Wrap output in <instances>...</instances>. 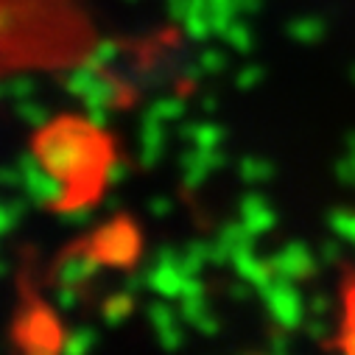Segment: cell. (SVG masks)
<instances>
[{
	"label": "cell",
	"instance_id": "obj_1",
	"mask_svg": "<svg viewBox=\"0 0 355 355\" xmlns=\"http://www.w3.org/2000/svg\"><path fill=\"white\" fill-rule=\"evenodd\" d=\"M34 151L64 182L87 176L98 159L93 132L76 121H59L53 126H45L34 143Z\"/></svg>",
	"mask_w": 355,
	"mask_h": 355
},
{
	"label": "cell",
	"instance_id": "obj_2",
	"mask_svg": "<svg viewBox=\"0 0 355 355\" xmlns=\"http://www.w3.org/2000/svg\"><path fill=\"white\" fill-rule=\"evenodd\" d=\"M20 171H23V191L26 196L40 205V207H53V205H62V199L67 196V182L62 176H56L40 157L37 151L34 154H20L17 159Z\"/></svg>",
	"mask_w": 355,
	"mask_h": 355
},
{
	"label": "cell",
	"instance_id": "obj_3",
	"mask_svg": "<svg viewBox=\"0 0 355 355\" xmlns=\"http://www.w3.org/2000/svg\"><path fill=\"white\" fill-rule=\"evenodd\" d=\"M294 283L297 280H288V277L275 275V280L269 286L260 288V297H263L266 311L272 313V319L283 330H297L305 322V311H308V305H305V300H302V294L297 291Z\"/></svg>",
	"mask_w": 355,
	"mask_h": 355
},
{
	"label": "cell",
	"instance_id": "obj_4",
	"mask_svg": "<svg viewBox=\"0 0 355 355\" xmlns=\"http://www.w3.org/2000/svg\"><path fill=\"white\" fill-rule=\"evenodd\" d=\"M93 249L104 257V263H115V266H129L137 254V235L129 224L123 221H112L107 227L98 230Z\"/></svg>",
	"mask_w": 355,
	"mask_h": 355
},
{
	"label": "cell",
	"instance_id": "obj_5",
	"mask_svg": "<svg viewBox=\"0 0 355 355\" xmlns=\"http://www.w3.org/2000/svg\"><path fill=\"white\" fill-rule=\"evenodd\" d=\"M180 162H182V185L188 191H199L207 182V176L213 171L227 165V154L221 151V146L218 148H199V146H193L191 151H185L180 157Z\"/></svg>",
	"mask_w": 355,
	"mask_h": 355
},
{
	"label": "cell",
	"instance_id": "obj_6",
	"mask_svg": "<svg viewBox=\"0 0 355 355\" xmlns=\"http://www.w3.org/2000/svg\"><path fill=\"white\" fill-rule=\"evenodd\" d=\"M104 266V257L96 249H76L70 254H64L56 266V283L62 286H84L90 283Z\"/></svg>",
	"mask_w": 355,
	"mask_h": 355
},
{
	"label": "cell",
	"instance_id": "obj_7",
	"mask_svg": "<svg viewBox=\"0 0 355 355\" xmlns=\"http://www.w3.org/2000/svg\"><path fill=\"white\" fill-rule=\"evenodd\" d=\"M272 269L275 275L280 277H288V280H308L313 277L316 272V254L308 249V243L302 241H291L286 243L277 254H272Z\"/></svg>",
	"mask_w": 355,
	"mask_h": 355
},
{
	"label": "cell",
	"instance_id": "obj_8",
	"mask_svg": "<svg viewBox=\"0 0 355 355\" xmlns=\"http://www.w3.org/2000/svg\"><path fill=\"white\" fill-rule=\"evenodd\" d=\"M230 266L235 269V275H238L241 280H246L249 286H254V291H257V294H260V288H266V286H269V283L275 280V269H272V263H269V260H260V257L254 254V243L235 249V252H232Z\"/></svg>",
	"mask_w": 355,
	"mask_h": 355
},
{
	"label": "cell",
	"instance_id": "obj_9",
	"mask_svg": "<svg viewBox=\"0 0 355 355\" xmlns=\"http://www.w3.org/2000/svg\"><path fill=\"white\" fill-rule=\"evenodd\" d=\"M146 283L148 291H154L162 300H180L185 286V272L176 263H148Z\"/></svg>",
	"mask_w": 355,
	"mask_h": 355
},
{
	"label": "cell",
	"instance_id": "obj_10",
	"mask_svg": "<svg viewBox=\"0 0 355 355\" xmlns=\"http://www.w3.org/2000/svg\"><path fill=\"white\" fill-rule=\"evenodd\" d=\"M162 148H165L162 121L146 110L143 118H140V154H137L140 165L143 168H154L162 159Z\"/></svg>",
	"mask_w": 355,
	"mask_h": 355
},
{
	"label": "cell",
	"instance_id": "obj_11",
	"mask_svg": "<svg viewBox=\"0 0 355 355\" xmlns=\"http://www.w3.org/2000/svg\"><path fill=\"white\" fill-rule=\"evenodd\" d=\"M62 336L53 324V319L48 313H31L28 322H26V347L28 349H37V352H53V349H62Z\"/></svg>",
	"mask_w": 355,
	"mask_h": 355
},
{
	"label": "cell",
	"instance_id": "obj_12",
	"mask_svg": "<svg viewBox=\"0 0 355 355\" xmlns=\"http://www.w3.org/2000/svg\"><path fill=\"white\" fill-rule=\"evenodd\" d=\"M241 221L243 227L257 238L263 232H269L277 224V213L266 205V199L260 193H246L241 199Z\"/></svg>",
	"mask_w": 355,
	"mask_h": 355
},
{
	"label": "cell",
	"instance_id": "obj_13",
	"mask_svg": "<svg viewBox=\"0 0 355 355\" xmlns=\"http://www.w3.org/2000/svg\"><path fill=\"white\" fill-rule=\"evenodd\" d=\"M180 137L191 140L199 148H218L227 137V132L218 123H182L180 126Z\"/></svg>",
	"mask_w": 355,
	"mask_h": 355
},
{
	"label": "cell",
	"instance_id": "obj_14",
	"mask_svg": "<svg viewBox=\"0 0 355 355\" xmlns=\"http://www.w3.org/2000/svg\"><path fill=\"white\" fill-rule=\"evenodd\" d=\"M101 76V70L90 62H84V64H76L73 70H67L62 76V87H64V93L76 96V98H84V93L93 87V81Z\"/></svg>",
	"mask_w": 355,
	"mask_h": 355
},
{
	"label": "cell",
	"instance_id": "obj_15",
	"mask_svg": "<svg viewBox=\"0 0 355 355\" xmlns=\"http://www.w3.org/2000/svg\"><path fill=\"white\" fill-rule=\"evenodd\" d=\"M34 93H37V78L28 73H12L0 78V98L23 101V98H34Z\"/></svg>",
	"mask_w": 355,
	"mask_h": 355
},
{
	"label": "cell",
	"instance_id": "obj_16",
	"mask_svg": "<svg viewBox=\"0 0 355 355\" xmlns=\"http://www.w3.org/2000/svg\"><path fill=\"white\" fill-rule=\"evenodd\" d=\"M96 341H98L96 327L81 324V327H73V330H67L62 336V352H67V355H84V352H90L96 347Z\"/></svg>",
	"mask_w": 355,
	"mask_h": 355
},
{
	"label": "cell",
	"instance_id": "obj_17",
	"mask_svg": "<svg viewBox=\"0 0 355 355\" xmlns=\"http://www.w3.org/2000/svg\"><path fill=\"white\" fill-rule=\"evenodd\" d=\"M115 98H118V87H115V81L112 78H107L104 73L93 81V87L84 93V107H112L115 104Z\"/></svg>",
	"mask_w": 355,
	"mask_h": 355
},
{
	"label": "cell",
	"instance_id": "obj_18",
	"mask_svg": "<svg viewBox=\"0 0 355 355\" xmlns=\"http://www.w3.org/2000/svg\"><path fill=\"white\" fill-rule=\"evenodd\" d=\"M288 37L294 42H302V45H313L324 37V20L322 17H300L294 23H288Z\"/></svg>",
	"mask_w": 355,
	"mask_h": 355
},
{
	"label": "cell",
	"instance_id": "obj_19",
	"mask_svg": "<svg viewBox=\"0 0 355 355\" xmlns=\"http://www.w3.org/2000/svg\"><path fill=\"white\" fill-rule=\"evenodd\" d=\"M275 173V165L266 162L260 157H243L238 162V176L246 182V185H260V182H269Z\"/></svg>",
	"mask_w": 355,
	"mask_h": 355
},
{
	"label": "cell",
	"instance_id": "obj_20",
	"mask_svg": "<svg viewBox=\"0 0 355 355\" xmlns=\"http://www.w3.org/2000/svg\"><path fill=\"white\" fill-rule=\"evenodd\" d=\"M210 263V243L207 241H191L185 249H182V263L180 269L185 275H202V269Z\"/></svg>",
	"mask_w": 355,
	"mask_h": 355
},
{
	"label": "cell",
	"instance_id": "obj_21",
	"mask_svg": "<svg viewBox=\"0 0 355 355\" xmlns=\"http://www.w3.org/2000/svg\"><path fill=\"white\" fill-rule=\"evenodd\" d=\"M132 308H135V297L126 294V291H118V294L107 297V302H104V308H101V316H104V322H107L110 327H118V324L132 313Z\"/></svg>",
	"mask_w": 355,
	"mask_h": 355
},
{
	"label": "cell",
	"instance_id": "obj_22",
	"mask_svg": "<svg viewBox=\"0 0 355 355\" xmlns=\"http://www.w3.org/2000/svg\"><path fill=\"white\" fill-rule=\"evenodd\" d=\"M15 112L23 123H28L31 129H45L51 123V110L34 98H23V101H15Z\"/></svg>",
	"mask_w": 355,
	"mask_h": 355
},
{
	"label": "cell",
	"instance_id": "obj_23",
	"mask_svg": "<svg viewBox=\"0 0 355 355\" xmlns=\"http://www.w3.org/2000/svg\"><path fill=\"white\" fill-rule=\"evenodd\" d=\"M182 28H185V34H188L193 42H207V40L213 37V23H210V12H207V6L193 9V12L182 20Z\"/></svg>",
	"mask_w": 355,
	"mask_h": 355
},
{
	"label": "cell",
	"instance_id": "obj_24",
	"mask_svg": "<svg viewBox=\"0 0 355 355\" xmlns=\"http://www.w3.org/2000/svg\"><path fill=\"white\" fill-rule=\"evenodd\" d=\"M148 112H151V115H157L162 123H168V121H182V118H185V112H188V107H185V101H182V98H176V96H165V98H157V101L148 107Z\"/></svg>",
	"mask_w": 355,
	"mask_h": 355
},
{
	"label": "cell",
	"instance_id": "obj_25",
	"mask_svg": "<svg viewBox=\"0 0 355 355\" xmlns=\"http://www.w3.org/2000/svg\"><path fill=\"white\" fill-rule=\"evenodd\" d=\"M218 241L227 243L230 252H235V249H241V246H249V243L254 241V235H252V232L243 227V221L238 218V221H230V224H224V227L218 230Z\"/></svg>",
	"mask_w": 355,
	"mask_h": 355
},
{
	"label": "cell",
	"instance_id": "obj_26",
	"mask_svg": "<svg viewBox=\"0 0 355 355\" xmlns=\"http://www.w3.org/2000/svg\"><path fill=\"white\" fill-rule=\"evenodd\" d=\"M327 224L336 232V238H341L347 243H355V210H333Z\"/></svg>",
	"mask_w": 355,
	"mask_h": 355
},
{
	"label": "cell",
	"instance_id": "obj_27",
	"mask_svg": "<svg viewBox=\"0 0 355 355\" xmlns=\"http://www.w3.org/2000/svg\"><path fill=\"white\" fill-rule=\"evenodd\" d=\"M118 59H121V45H118L115 40H101V42L90 51V56H87V62L96 64L98 70H104V67L115 64Z\"/></svg>",
	"mask_w": 355,
	"mask_h": 355
},
{
	"label": "cell",
	"instance_id": "obj_28",
	"mask_svg": "<svg viewBox=\"0 0 355 355\" xmlns=\"http://www.w3.org/2000/svg\"><path fill=\"white\" fill-rule=\"evenodd\" d=\"M224 40H227V42L232 45V51H238V53H249V51L254 48V34H252V28H249L246 23H241V20H235V23L227 28Z\"/></svg>",
	"mask_w": 355,
	"mask_h": 355
},
{
	"label": "cell",
	"instance_id": "obj_29",
	"mask_svg": "<svg viewBox=\"0 0 355 355\" xmlns=\"http://www.w3.org/2000/svg\"><path fill=\"white\" fill-rule=\"evenodd\" d=\"M207 313H210V308H207L205 294H199V297H182V300H180V316H182L191 327H196Z\"/></svg>",
	"mask_w": 355,
	"mask_h": 355
},
{
	"label": "cell",
	"instance_id": "obj_30",
	"mask_svg": "<svg viewBox=\"0 0 355 355\" xmlns=\"http://www.w3.org/2000/svg\"><path fill=\"white\" fill-rule=\"evenodd\" d=\"M62 224L73 227V230H81V227H90L93 224V207L90 205H70L59 213Z\"/></svg>",
	"mask_w": 355,
	"mask_h": 355
},
{
	"label": "cell",
	"instance_id": "obj_31",
	"mask_svg": "<svg viewBox=\"0 0 355 355\" xmlns=\"http://www.w3.org/2000/svg\"><path fill=\"white\" fill-rule=\"evenodd\" d=\"M146 313H148V322H151L154 330L180 322V311H173L168 302H151V305L146 308Z\"/></svg>",
	"mask_w": 355,
	"mask_h": 355
},
{
	"label": "cell",
	"instance_id": "obj_32",
	"mask_svg": "<svg viewBox=\"0 0 355 355\" xmlns=\"http://www.w3.org/2000/svg\"><path fill=\"white\" fill-rule=\"evenodd\" d=\"M126 176H129V165L123 159H118V157H110L104 162V168H101V182L110 185V188H118Z\"/></svg>",
	"mask_w": 355,
	"mask_h": 355
},
{
	"label": "cell",
	"instance_id": "obj_33",
	"mask_svg": "<svg viewBox=\"0 0 355 355\" xmlns=\"http://www.w3.org/2000/svg\"><path fill=\"white\" fill-rule=\"evenodd\" d=\"M51 300H53V308H56L59 313H70V311H76V305H78V288H76V286H62V283H56Z\"/></svg>",
	"mask_w": 355,
	"mask_h": 355
},
{
	"label": "cell",
	"instance_id": "obj_34",
	"mask_svg": "<svg viewBox=\"0 0 355 355\" xmlns=\"http://www.w3.org/2000/svg\"><path fill=\"white\" fill-rule=\"evenodd\" d=\"M154 333H157V344H159L162 349H168V352L180 349V347L185 344V333H182V324H180V322L168 324V327H159V330H154Z\"/></svg>",
	"mask_w": 355,
	"mask_h": 355
},
{
	"label": "cell",
	"instance_id": "obj_35",
	"mask_svg": "<svg viewBox=\"0 0 355 355\" xmlns=\"http://www.w3.org/2000/svg\"><path fill=\"white\" fill-rule=\"evenodd\" d=\"M165 6H168V15H171V20H176L182 26V20L193 12V9H199V6H207V0H165Z\"/></svg>",
	"mask_w": 355,
	"mask_h": 355
},
{
	"label": "cell",
	"instance_id": "obj_36",
	"mask_svg": "<svg viewBox=\"0 0 355 355\" xmlns=\"http://www.w3.org/2000/svg\"><path fill=\"white\" fill-rule=\"evenodd\" d=\"M199 62H202L205 73H210V76H216V73H221V70L227 67V56H224L218 48H205V51L199 53Z\"/></svg>",
	"mask_w": 355,
	"mask_h": 355
},
{
	"label": "cell",
	"instance_id": "obj_37",
	"mask_svg": "<svg viewBox=\"0 0 355 355\" xmlns=\"http://www.w3.org/2000/svg\"><path fill=\"white\" fill-rule=\"evenodd\" d=\"M263 67L260 64H246L241 73H238V78H235V84H238V90H254V87L263 81Z\"/></svg>",
	"mask_w": 355,
	"mask_h": 355
},
{
	"label": "cell",
	"instance_id": "obj_38",
	"mask_svg": "<svg viewBox=\"0 0 355 355\" xmlns=\"http://www.w3.org/2000/svg\"><path fill=\"white\" fill-rule=\"evenodd\" d=\"M336 176H338V182L355 188V154H347L336 162Z\"/></svg>",
	"mask_w": 355,
	"mask_h": 355
},
{
	"label": "cell",
	"instance_id": "obj_39",
	"mask_svg": "<svg viewBox=\"0 0 355 355\" xmlns=\"http://www.w3.org/2000/svg\"><path fill=\"white\" fill-rule=\"evenodd\" d=\"M0 188H23L20 165H0Z\"/></svg>",
	"mask_w": 355,
	"mask_h": 355
},
{
	"label": "cell",
	"instance_id": "obj_40",
	"mask_svg": "<svg viewBox=\"0 0 355 355\" xmlns=\"http://www.w3.org/2000/svg\"><path fill=\"white\" fill-rule=\"evenodd\" d=\"M84 115L93 129H104L110 121V107H84Z\"/></svg>",
	"mask_w": 355,
	"mask_h": 355
},
{
	"label": "cell",
	"instance_id": "obj_41",
	"mask_svg": "<svg viewBox=\"0 0 355 355\" xmlns=\"http://www.w3.org/2000/svg\"><path fill=\"white\" fill-rule=\"evenodd\" d=\"M171 210H173V202L168 199V196H151L148 199V213L154 216V218H165V216H171Z\"/></svg>",
	"mask_w": 355,
	"mask_h": 355
},
{
	"label": "cell",
	"instance_id": "obj_42",
	"mask_svg": "<svg viewBox=\"0 0 355 355\" xmlns=\"http://www.w3.org/2000/svg\"><path fill=\"white\" fill-rule=\"evenodd\" d=\"M143 288H148V283H146V272H129V275L123 277V291H126V294L137 297Z\"/></svg>",
	"mask_w": 355,
	"mask_h": 355
},
{
	"label": "cell",
	"instance_id": "obj_43",
	"mask_svg": "<svg viewBox=\"0 0 355 355\" xmlns=\"http://www.w3.org/2000/svg\"><path fill=\"white\" fill-rule=\"evenodd\" d=\"M330 308H333V302H330L327 294H313V297L308 300V311H311L313 316H327Z\"/></svg>",
	"mask_w": 355,
	"mask_h": 355
},
{
	"label": "cell",
	"instance_id": "obj_44",
	"mask_svg": "<svg viewBox=\"0 0 355 355\" xmlns=\"http://www.w3.org/2000/svg\"><path fill=\"white\" fill-rule=\"evenodd\" d=\"M305 330H308V336H311V338L324 341V338H327V333H330V324L324 322V316H316L313 322H308V324H305Z\"/></svg>",
	"mask_w": 355,
	"mask_h": 355
},
{
	"label": "cell",
	"instance_id": "obj_45",
	"mask_svg": "<svg viewBox=\"0 0 355 355\" xmlns=\"http://www.w3.org/2000/svg\"><path fill=\"white\" fill-rule=\"evenodd\" d=\"M338 241H341V238H338ZM338 241H324V243H322L319 257H322L324 263H338V260H341V246H338Z\"/></svg>",
	"mask_w": 355,
	"mask_h": 355
},
{
	"label": "cell",
	"instance_id": "obj_46",
	"mask_svg": "<svg viewBox=\"0 0 355 355\" xmlns=\"http://www.w3.org/2000/svg\"><path fill=\"white\" fill-rule=\"evenodd\" d=\"M288 330H277V333H272V338H269V349L272 352H277V355H283V352H288L291 349V341H288V336H286Z\"/></svg>",
	"mask_w": 355,
	"mask_h": 355
},
{
	"label": "cell",
	"instance_id": "obj_47",
	"mask_svg": "<svg viewBox=\"0 0 355 355\" xmlns=\"http://www.w3.org/2000/svg\"><path fill=\"white\" fill-rule=\"evenodd\" d=\"M17 221H20V218H17V216L9 210V205H6V202L0 205V235H6V232H9V230L17 224Z\"/></svg>",
	"mask_w": 355,
	"mask_h": 355
},
{
	"label": "cell",
	"instance_id": "obj_48",
	"mask_svg": "<svg viewBox=\"0 0 355 355\" xmlns=\"http://www.w3.org/2000/svg\"><path fill=\"white\" fill-rule=\"evenodd\" d=\"M252 291H254V286H249V283H246V280H241V277H238V283H232V286H230V297H232V300H238V302L249 300V294H252Z\"/></svg>",
	"mask_w": 355,
	"mask_h": 355
},
{
	"label": "cell",
	"instance_id": "obj_49",
	"mask_svg": "<svg viewBox=\"0 0 355 355\" xmlns=\"http://www.w3.org/2000/svg\"><path fill=\"white\" fill-rule=\"evenodd\" d=\"M196 330H199L202 336H218V319H216L213 313H207V316L196 324Z\"/></svg>",
	"mask_w": 355,
	"mask_h": 355
},
{
	"label": "cell",
	"instance_id": "obj_50",
	"mask_svg": "<svg viewBox=\"0 0 355 355\" xmlns=\"http://www.w3.org/2000/svg\"><path fill=\"white\" fill-rule=\"evenodd\" d=\"M202 76H207V73H205V67H202L199 59L191 62V64H185V78H188V81H196V78H202Z\"/></svg>",
	"mask_w": 355,
	"mask_h": 355
},
{
	"label": "cell",
	"instance_id": "obj_51",
	"mask_svg": "<svg viewBox=\"0 0 355 355\" xmlns=\"http://www.w3.org/2000/svg\"><path fill=\"white\" fill-rule=\"evenodd\" d=\"M238 3V9L243 12V15H254L260 6H263V0H235Z\"/></svg>",
	"mask_w": 355,
	"mask_h": 355
},
{
	"label": "cell",
	"instance_id": "obj_52",
	"mask_svg": "<svg viewBox=\"0 0 355 355\" xmlns=\"http://www.w3.org/2000/svg\"><path fill=\"white\" fill-rule=\"evenodd\" d=\"M341 347L349 349V352H355V324L347 327V333H344V338H341Z\"/></svg>",
	"mask_w": 355,
	"mask_h": 355
},
{
	"label": "cell",
	"instance_id": "obj_53",
	"mask_svg": "<svg viewBox=\"0 0 355 355\" xmlns=\"http://www.w3.org/2000/svg\"><path fill=\"white\" fill-rule=\"evenodd\" d=\"M352 324H355V291L347 300V327H352Z\"/></svg>",
	"mask_w": 355,
	"mask_h": 355
},
{
	"label": "cell",
	"instance_id": "obj_54",
	"mask_svg": "<svg viewBox=\"0 0 355 355\" xmlns=\"http://www.w3.org/2000/svg\"><path fill=\"white\" fill-rule=\"evenodd\" d=\"M202 110H205V112H216V110H218L216 96H205V98H202Z\"/></svg>",
	"mask_w": 355,
	"mask_h": 355
},
{
	"label": "cell",
	"instance_id": "obj_55",
	"mask_svg": "<svg viewBox=\"0 0 355 355\" xmlns=\"http://www.w3.org/2000/svg\"><path fill=\"white\" fill-rule=\"evenodd\" d=\"M9 20H12V12H6V9H0V34H3V31L9 28Z\"/></svg>",
	"mask_w": 355,
	"mask_h": 355
},
{
	"label": "cell",
	"instance_id": "obj_56",
	"mask_svg": "<svg viewBox=\"0 0 355 355\" xmlns=\"http://www.w3.org/2000/svg\"><path fill=\"white\" fill-rule=\"evenodd\" d=\"M9 272H12V263L0 257V280H3V277H9Z\"/></svg>",
	"mask_w": 355,
	"mask_h": 355
},
{
	"label": "cell",
	"instance_id": "obj_57",
	"mask_svg": "<svg viewBox=\"0 0 355 355\" xmlns=\"http://www.w3.org/2000/svg\"><path fill=\"white\" fill-rule=\"evenodd\" d=\"M344 146H347V154H355V132H349V135H347Z\"/></svg>",
	"mask_w": 355,
	"mask_h": 355
},
{
	"label": "cell",
	"instance_id": "obj_58",
	"mask_svg": "<svg viewBox=\"0 0 355 355\" xmlns=\"http://www.w3.org/2000/svg\"><path fill=\"white\" fill-rule=\"evenodd\" d=\"M107 207H110V210H121V199H118V196H115V199H107Z\"/></svg>",
	"mask_w": 355,
	"mask_h": 355
},
{
	"label": "cell",
	"instance_id": "obj_59",
	"mask_svg": "<svg viewBox=\"0 0 355 355\" xmlns=\"http://www.w3.org/2000/svg\"><path fill=\"white\" fill-rule=\"evenodd\" d=\"M349 78H352V81H355V64H352V70H349Z\"/></svg>",
	"mask_w": 355,
	"mask_h": 355
}]
</instances>
